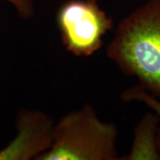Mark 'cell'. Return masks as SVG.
<instances>
[{"label":"cell","mask_w":160,"mask_h":160,"mask_svg":"<svg viewBox=\"0 0 160 160\" xmlns=\"http://www.w3.org/2000/svg\"><path fill=\"white\" fill-rule=\"evenodd\" d=\"M10 3L18 14L22 18H30L34 14V0H0Z\"/></svg>","instance_id":"cell-7"},{"label":"cell","mask_w":160,"mask_h":160,"mask_svg":"<svg viewBox=\"0 0 160 160\" xmlns=\"http://www.w3.org/2000/svg\"><path fill=\"white\" fill-rule=\"evenodd\" d=\"M121 99L123 102H139L145 104L147 107H149L155 114L158 117L160 123V99L153 96L149 92L143 89L142 86L139 85L131 86L126 89L121 94ZM158 144L160 151V126L158 128Z\"/></svg>","instance_id":"cell-6"},{"label":"cell","mask_w":160,"mask_h":160,"mask_svg":"<svg viewBox=\"0 0 160 160\" xmlns=\"http://www.w3.org/2000/svg\"><path fill=\"white\" fill-rule=\"evenodd\" d=\"M158 117L153 111L144 115L134 129V136L129 153L120 159H160V151L158 144Z\"/></svg>","instance_id":"cell-5"},{"label":"cell","mask_w":160,"mask_h":160,"mask_svg":"<svg viewBox=\"0 0 160 160\" xmlns=\"http://www.w3.org/2000/svg\"><path fill=\"white\" fill-rule=\"evenodd\" d=\"M107 55L124 74L160 99V0H147L120 22Z\"/></svg>","instance_id":"cell-1"},{"label":"cell","mask_w":160,"mask_h":160,"mask_svg":"<svg viewBox=\"0 0 160 160\" xmlns=\"http://www.w3.org/2000/svg\"><path fill=\"white\" fill-rule=\"evenodd\" d=\"M54 121L41 110L22 109L16 117L15 137L0 149V160H37L51 147Z\"/></svg>","instance_id":"cell-4"},{"label":"cell","mask_w":160,"mask_h":160,"mask_svg":"<svg viewBox=\"0 0 160 160\" xmlns=\"http://www.w3.org/2000/svg\"><path fill=\"white\" fill-rule=\"evenodd\" d=\"M118 129L100 118L91 104L69 111L54 123L50 149L37 160H117Z\"/></svg>","instance_id":"cell-2"},{"label":"cell","mask_w":160,"mask_h":160,"mask_svg":"<svg viewBox=\"0 0 160 160\" xmlns=\"http://www.w3.org/2000/svg\"><path fill=\"white\" fill-rule=\"evenodd\" d=\"M56 22L62 45L77 57H89L103 45V38L113 29L111 16L97 0H68L58 9Z\"/></svg>","instance_id":"cell-3"}]
</instances>
